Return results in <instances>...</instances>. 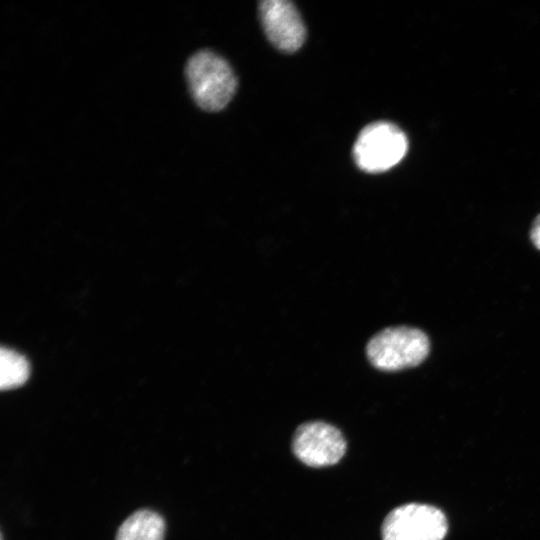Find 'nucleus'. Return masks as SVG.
<instances>
[{"mask_svg": "<svg viewBox=\"0 0 540 540\" xmlns=\"http://www.w3.org/2000/svg\"><path fill=\"white\" fill-rule=\"evenodd\" d=\"M185 78L194 102L209 112L226 107L237 89V78L230 64L208 49L198 50L188 58Z\"/></svg>", "mask_w": 540, "mask_h": 540, "instance_id": "1", "label": "nucleus"}, {"mask_svg": "<svg viewBox=\"0 0 540 540\" xmlns=\"http://www.w3.org/2000/svg\"><path fill=\"white\" fill-rule=\"evenodd\" d=\"M430 351L427 335L408 326L388 327L368 342L366 354L370 363L383 371H399L422 363Z\"/></svg>", "mask_w": 540, "mask_h": 540, "instance_id": "2", "label": "nucleus"}, {"mask_svg": "<svg viewBox=\"0 0 540 540\" xmlns=\"http://www.w3.org/2000/svg\"><path fill=\"white\" fill-rule=\"evenodd\" d=\"M407 148L406 135L398 126L378 121L361 130L353 146V158L359 169L380 173L398 164Z\"/></svg>", "mask_w": 540, "mask_h": 540, "instance_id": "3", "label": "nucleus"}, {"mask_svg": "<svg viewBox=\"0 0 540 540\" xmlns=\"http://www.w3.org/2000/svg\"><path fill=\"white\" fill-rule=\"evenodd\" d=\"M447 519L437 507L409 503L393 509L382 525L383 540H443Z\"/></svg>", "mask_w": 540, "mask_h": 540, "instance_id": "4", "label": "nucleus"}, {"mask_svg": "<svg viewBox=\"0 0 540 540\" xmlns=\"http://www.w3.org/2000/svg\"><path fill=\"white\" fill-rule=\"evenodd\" d=\"M292 449L302 463L315 468L326 467L341 460L346 451V441L336 427L313 421L296 429Z\"/></svg>", "mask_w": 540, "mask_h": 540, "instance_id": "5", "label": "nucleus"}, {"mask_svg": "<svg viewBox=\"0 0 540 540\" xmlns=\"http://www.w3.org/2000/svg\"><path fill=\"white\" fill-rule=\"evenodd\" d=\"M259 18L268 40L285 53L297 51L306 38V28L296 6L288 0H264Z\"/></svg>", "mask_w": 540, "mask_h": 540, "instance_id": "6", "label": "nucleus"}, {"mask_svg": "<svg viewBox=\"0 0 540 540\" xmlns=\"http://www.w3.org/2000/svg\"><path fill=\"white\" fill-rule=\"evenodd\" d=\"M165 522L152 510L141 509L131 514L119 527L116 540H163Z\"/></svg>", "mask_w": 540, "mask_h": 540, "instance_id": "7", "label": "nucleus"}, {"mask_svg": "<svg viewBox=\"0 0 540 540\" xmlns=\"http://www.w3.org/2000/svg\"><path fill=\"white\" fill-rule=\"evenodd\" d=\"M30 374L29 363L24 356L7 348L0 351V387L9 390L23 385Z\"/></svg>", "mask_w": 540, "mask_h": 540, "instance_id": "8", "label": "nucleus"}, {"mask_svg": "<svg viewBox=\"0 0 540 540\" xmlns=\"http://www.w3.org/2000/svg\"><path fill=\"white\" fill-rule=\"evenodd\" d=\"M530 238L534 246L540 250V214L536 216L532 223Z\"/></svg>", "mask_w": 540, "mask_h": 540, "instance_id": "9", "label": "nucleus"}]
</instances>
